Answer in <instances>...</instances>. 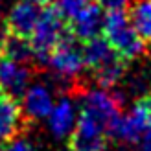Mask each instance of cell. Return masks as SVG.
I'll use <instances>...</instances> for the list:
<instances>
[{
  "instance_id": "obj_24",
  "label": "cell",
  "mask_w": 151,
  "mask_h": 151,
  "mask_svg": "<svg viewBox=\"0 0 151 151\" xmlns=\"http://www.w3.org/2000/svg\"><path fill=\"white\" fill-rule=\"evenodd\" d=\"M0 151H2V147H0Z\"/></svg>"
},
{
  "instance_id": "obj_21",
  "label": "cell",
  "mask_w": 151,
  "mask_h": 151,
  "mask_svg": "<svg viewBox=\"0 0 151 151\" xmlns=\"http://www.w3.org/2000/svg\"><path fill=\"white\" fill-rule=\"evenodd\" d=\"M114 151H131V149H129V146H127V144H122V146H118Z\"/></svg>"
},
{
  "instance_id": "obj_11",
  "label": "cell",
  "mask_w": 151,
  "mask_h": 151,
  "mask_svg": "<svg viewBox=\"0 0 151 151\" xmlns=\"http://www.w3.org/2000/svg\"><path fill=\"white\" fill-rule=\"evenodd\" d=\"M46 120H48L46 122L48 131L55 140L68 138L70 133L74 131L76 120H78V111H76L74 101L68 96L59 98L57 101H54V107H52Z\"/></svg>"
},
{
  "instance_id": "obj_16",
  "label": "cell",
  "mask_w": 151,
  "mask_h": 151,
  "mask_svg": "<svg viewBox=\"0 0 151 151\" xmlns=\"http://www.w3.org/2000/svg\"><path fill=\"white\" fill-rule=\"evenodd\" d=\"M87 4H88V0H54V9L61 15L65 20H70Z\"/></svg>"
},
{
  "instance_id": "obj_7",
  "label": "cell",
  "mask_w": 151,
  "mask_h": 151,
  "mask_svg": "<svg viewBox=\"0 0 151 151\" xmlns=\"http://www.w3.org/2000/svg\"><path fill=\"white\" fill-rule=\"evenodd\" d=\"M81 111L96 118L107 129V134L111 131V127L114 125V122L120 118V114H122L120 112V100L103 88L87 90L81 98Z\"/></svg>"
},
{
  "instance_id": "obj_17",
  "label": "cell",
  "mask_w": 151,
  "mask_h": 151,
  "mask_svg": "<svg viewBox=\"0 0 151 151\" xmlns=\"http://www.w3.org/2000/svg\"><path fill=\"white\" fill-rule=\"evenodd\" d=\"M2 151H39V149H37V146L28 137H24V134L20 133L17 137L7 140V144Z\"/></svg>"
},
{
  "instance_id": "obj_18",
  "label": "cell",
  "mask_w": 151,
  "mask_h": 151,
  "mask_svg": "<svg viewBox=\"0 0 151 151\" xmlns=\"http://www.w3.org/2000/svg\"><path fill=\"white\" fill-rule=\"evenodd\" d=\"M96 4H100L107 11H112V9H125L129 0H96Z\"/></svg>"
},
{
  "instance_id": "obj_22",
  "label": "cell",
  "mask_w": 151,
  "mask_h": 151,
  "mask_svg": "<svg viewBox=\"0 0 151 151\" xmlns=\"http://www.w3.org/2000/svg\"><path fill=\"white\" fill-rule=\"evenodd\" d=\"M37 2H41V4H46V2H50V0H37Z\"/></svg>"
},
{
  "instance_id": "obj_9",
  "label": "cell",
  "mask_w": 151,
  "mask_h": 151,
  "mask_svg": "<svg viewBox=\"0 0 151 151\" xmlns=\"http://www.w3.org/2000/svg\"><path fill=\"white\" fill-rule=\"evenodd\" d=\"M32 81V66L0 55V94L17 100Z\"/></svg>"
},
{
  "instance_id": "obj_1",
  "label": "cell",
  "mask_w": 151,
  "mask_h": 151,
  "mask_svg": "<svg viewBox=\"0 0 151 151\" xmlns=\"http://www.w3.org/2000/svg\"><path fill=\"white\" fill-rule=\"evenodd\" d=\"M101 33L107 44L125 63L137 59L144 52V41L140 39L137 29L133 28L129 15L124 9L107 11V15L103 17Z\"/></svg>"
},
{
  "instance_id": "obj_10",
  "label": "cell",
  "mask_w": 151,
  "mask_h": 151,
  "mask_svg": "<svg viewBox=\"0 0 151 151\" xmlns=\"http://www.w3.org/2000/svg\"><path fill=\"white\" fill-rule=\"evenodd\" d=\"M22 98V116L28 122H39L44 120L52 107H54V92L48 85L44 83H33V85H28V88L24 90Z\"/></svg>"
},
{
  "instance_id": "obj_8",
  "label": "cell",
  "mask_w": 151,
  "mask_h": 151,
  "mask_svg": "<svg viewBox=\"0 0 151 151\" xmlns=\"http://www.w3.org/2000/svg\"><path fill=\"white\" fill-rule=\"evenodd\" d=\"M41 13H42V4L37 0H15L6 15V24L9 33L28 39Z\"/></svg>"
},
{
  "instance_id": "obj_14",
  "label": "cell",
  "mask_w": 151,
  "mask_h": 151,
  "mask_svg": "<svg viewBox=\"0 0 151 151\" xmlns=\"http://www.w3.org/2000/svg\"><path fill=\"white\" fill-rule=\"evenodd\" d=\"M0 55L13 59L17 63H24V65L33 63V50L29 46V41L19 35H11V33L6 37L2 48H0Z\"/></svg>"
},
{
  "instance_id": "obj_4",
  "label": "cell",
  "mask_w": 151,
  "mask_h": 151,
  "mask_svg": "<svg viewBox=\"0 0 151 151\" xmlns=\"http://www.w3.org/2000/svg\"><path fill=\"white\" fill-rule=\"evenodd\" d=\"M151 127V98H142L131 107L127 114L120 118L111 127L109 134L122 144H138V140Z\"/></svg>"
},
{
  "instance_id": "obj_3",
  "label": "cell",
  "mask_w": 151,
  "mask_h": 151,
  "mask_svg": "<svg viewBox=\"0 0 151 151\" xmlns=\"http://www.w3.org/2000/svg\"><path fill=\"white\" fill-rule=\"evenodd\" d=\"M66 35V26L65 19L59 15L54 7H42V13L37 24L33 28L29 39V46L33 50V63L44 66L46 57L52 50L55 48V44Z\"/></svg>"
},
{
  "instance_id": "obj_2",
  "label": "cell",
  "mask_w": 151,
  "mask_h": 151,
  "mask_svg": "<svg viewBox=\"0 0 151 151\" xmlns=\"http://www.w3.org/2000/svg\"><path fill=\"white\" fill-rule=\"evenodd\" d=\"M81 52L85 66L92 70L101 87H114L124 78L125 61L109 46L105 39L94 37L87 41Z\"/></svg>"
},
{
  "instance_id": "obj_13",
  "label": "cell",
  "mask_w": 151,
  "mask_h": 151,
  "mask_svg": "<svg viewBox=\"0 0 151 151\" xmlns=\"http://www.w3.org/2000/svg\"><path fill=\"white\" fill-rule=\"evenodd\" d=\"M24 116L17 100L0 94V142L9 140L22 133Z\"/></svg>"
},
{
  "instance_id": "obj_23",
  "label": "cell",
  "mask_w": 151,
  "mask_h": 151,
  "mask_svg": "<svg viewBox=\"0 0 151 151\" xmlns=\"http://www.w3.org/2000/svg\"><path fill=\"white\" fill-rule=\"evenodd\" d=\"M2 2H4V0H0V6H2Z\"/></svg>"
},
{
  "instance_id": "obj_19",
  "label": "cell",
  "mask_w": 151,
  "mask_h": 151,
  "mask_svg": "<svg viewBox=\"0 0 151 151\" xmlns=\"http://www.w3.org/2000/svg\"><path fill=\"white\" fill-rule=\"evenodd\" d=\"M138 144H140L138 151H151V127L146 131L144 137H142V138L138 140Z\"/></svg>"
},
{
  "instance_id": "obj_20",
  "label": "cell",
  "mask_w": 151,
  "mask_h": 151,
  "mask_svg": "<svg viewBox=\"0 0 151 151\" xmlns=\"http://www.w3.org/2000/svg\"><path fill=\"white\" fill-rule=\"evenodd\" d=\"M9 35V29H7V24H6V19L0 17V48H2V44L6 41V37Z\"/></svg>"
},
{
  "instance_id": "obj_6",
  "label": "cell",
  "mask_w": 151,
  "mask_h": 151,
  "mask_svg": "<svg viewBox=\"0 0 151 151\" xmlns=\"http://www.w3.org/2000/svg\"><path fill=\"white\" fill-rule=\"evenodd\" d=\"M70 151H105L107 149V129L87 112H79L74 131L68 137Z\"/></svg>"
},
{
  "instance_id": "obj_12",
  "label": "cell",
  "mask_w": 151,
  "mask_h": 151,
  "mask_svg": "<svg viewBox=\"0 0 151 151\" xmlns=\"http://www.w3.org/2000/svg\"><path fill=\"white\" fill-rule=\"evenodd\" d=\"M103 7L100 4H87L83 9L70 19V32L76 41L87 42L94 37H100L101 26H103Z\"/></svg>"
},
{
  "instance_id": "obj_15",
  "label": "cell",
  "mask_w": 151,
  "mask_h": 151,
  "mask_svg": "<svg viewBox=\"0 0 151 151\" xmlns=\"http://www.w3.org/2000/svg\"><path fill=\"white\" fill-rule=\"evenodd\" d=\"M129 20L144 42H151V0H137L131 7Z\"/></svg>"
},
{
  "instance_id": "obj_5",
  "label": "cell",
  "mask_w": 151,
  "mask_h": 151,
  "mask_svg": "<svg viewBox=\"0 0 151 151\" xmlns=\"http://www.w3.org/2000/svg\"><path fill=\"white\" fill-rule=\"evenodd\" d=\"M44 66H48L52 74L63 81L76 79L85 68L83 52L78 46V41L72 35H65L55 44V48L48 54Z\"/></svg>"
}]
</instances>
